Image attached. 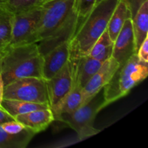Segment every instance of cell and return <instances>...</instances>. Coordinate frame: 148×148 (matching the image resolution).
<instances>
[{
  "instance_id": "obj_8",
  "label": "cell",
  "mask_w": 148,
  "mask_h": 148,
  "mask_svg": "<svg viewBox=\"0 0 148 148\" xmlns=\"http://www.w3.org/2000/svg\"><path fill=\"white\" fill-rule=\"evenodd\" d=\"M46 81L49 104L51 108L73 88L75 85V64L73 60L69 59L59 72Z\"/></svg>"
},
{
  "instance_id": "obj_14",
  "label": "cell",
  "mask_w": 148,
  "mask_h": 148,
  "mask_svg": "<svg viewBox=\"0 0 148 148\" xmlns=\"http://www.w3.org/2000/svg\"><path fill=\"white\" fill-rule=\"evenodd\" d=\"M72 60L75 64V83L82 88L103 63L88 55Z\"/></svg>"
},
{
  "instance_id": "obj_28",
  "label": "cell",
  "mask_w": 148,
  "mask_h": 148,
  "mask_svg": "<svg viewBox=\"0 0 148 148\" xmlns=\"http://www.w3.org/2000/svg\"><path fill=\"white\" fill-rule=\"evenodd\" d=\"M4 83H3L1 75L0 74V106H1V103L3 100V90H4Z\"/></svg>"
},
{
  "instance_id": "obj_20",
  "label": "cell",
  "mask_w": 148,
  "mask_h": 148,
  "mask_svg": "<svg viewBox=\"0 0 148 148\" xmlns=\"http://www.w3.org/2000/svg\"><path fill=\"white\" fill-rule=\"evenodd\" d=\"M114 41L108 35L107 28L90 50L88 56L104 62L112 56Z\"/></svg>"
},
{
  "instance_id": "obj_17",
  "label": "cell",
  "mask_w": 148,
  "mask_h": 148,
  "mask_svg": "<svg viewBox=\"0 0 148 148\" xmlns=\"http://www.w3.org/2000/svg\"><path fill=\"white\" fill-rule=\"evenodd\" d=\"M132 24L137 51L140 45L148 37V1H145L140 7L132 18Z\"/></svg>"
},
{
  "instance_id": "obj_1",
  "label": "cell",
  "mask_w": 148,
  "mask_h": 148,
  "mask_svg": "<svg viewBox=\"0 0 148 148\" xmlns=\"http://www.w3.org/2000/svg\"><path fill=\"white\" fill-rule=\"evenodd\" d=\"M119 0H103L95 4L82 19L70 40V59L88 54L90 50L106 30L111 14Z\"/></svg>"
},
{
  "instance_id": "obj_4",
  "label": "cell",
  "mask_w": 148,
  "mask_h": 148,
  "mask_svg": "<svg viewBox=\"0 0 148 148\" xmlns=\"http://www.w3.org/2000/svg\"><path fill=\"white\" fill-rule=\"evenodd\" d=\"M36 40L48 38L64 26L76 11V0H49L40 4Z\"/></svg>"
},
{
  "instance_id": "obj_26",
  "label": "cell",
  "mask_w": 148,
  "mask_h": 148,
  "mask_svg": "<svg viewBox=\"0 0 148 148\" xmlns=\"http://www.w3.org/2000/svg\"><path fill=\"white\" fill-rule=\"evenodd\" d=\"M123 1L127 2V4H128L129 8L132 13V17L133 18L143 3L148 0H123Z\"/></svg>"
},
{
  "instance_id": "obj_24",
  "label": "cell",
  "mask_w": 148,
  "mask_h": 148,
  "mask_svg": "<svg viewBox=\"0 0 148 148\" xmlns=\"http://www.w3.org/2000/svg\"><path fill=\"white\" fill-rule=\"evenodd\" d=\"M1 127L4 131L11 134H20V132L25 130L24 126L16 120L4 123L3 124H1Z\"/></svg>"
},
{
  "instance_id": "obj_11",
  "label": "cell",
  "mask_w": 148,
  "mask_h": 148,
  "mask_svg": "<svg viewBox=\"0 0 148 148\" xmlns=\"http://www.w3.org/2000/svg\"><path fill=\"white\" fill-rule=\"evenodd\" d=\"M70 40L64 42L42 56V75L51 79L63 68L70 59Z\"/></svg>"
},
{
  "instance_id": "obj_13",
  "label": "cell",
  "mask_w": 148,
  "mask_h": 148,
  "mask_svg": "<svg viewBox=\"0 0 148 148\" xmlns=\"http://www.w3.org/2000/svg\"><path fill=\"white\" fill-rule=\"evenodd\" d=\"M15 120L36 134L44 131L54 121V116L51 108H45L20 114L15 117Z\"/></svg>"
},
{
  "instance_id": "obj_22",
  "label": "cell",
  "mask_w": 148,
  "mask_h": 148,
  "mask_svg": "<svg viewBox=\"0 0 148 148\" xmlns=\"http://www.w3.org/2000/svg\"><path fill=\"white\" fill-rule=\"evenodd\" d=\"M43 0H7V9L13 14L39 7Z\"/></svg>"
},
{
  "instance_id": "obj_3",
  "label": "cell",
  "mask_w": 148,
  "mask_h": 148,
  "mask_svg": "<svg viewBox=\"0 0 148 148\" xmlns=\"http://www.w3.org/2000/svg\"><path fill=\"white\" fill-rule=\"evenodd\" d=\"M147 63L134 54L124 64L119 66L108 83L103 88L104 108L126 96L133 88L146 79Z\"/></svg>"
},
{
  "instance_id": "obj_18",
  "label": "cell",
  "mask_w": 148,
  "mask_h": 148,
  "mask_svg": "<svg viewBox=\"0 0 148 148\" xmlns=\"http://www.w3.org/2000/svg\"><path fill=\"white\" fill-rule=\"evenodd\" d=\"M1 106L14 119L17 116L20 114H27L36 110L51 108L50 106L47 104L25 102L18 100L4 99V98H3L1 101Z\"/></svg>"
},
{
  "instance_id": "obj_12",
  "label": "cell",
  "mask_w": 148,
  "mask_h": 148,
  "mask_svg": "<svg viewBox=\"0 0 148 148\" xmlns=\"http://www.w3.org/2000/svg\"><path fill=\"white\" fill-rule=\"evenodd\" d=\"M82 20V19L78 16L76 10V11L72 14L69 20H68L66 24L63 26L60 30H58L48 38L40 40L37 43L40 53H41L42 56L54 49L56 46L63 43L64 42L70 40Z\"/></svg>"
},
{
  "instance_id": "obj_23",
  "label": "cell",
  "mask_w": 148,
  "mask_h": 148,
  "mask_svg": "<svg viewBox=\"0 0 148 148\" xmlns=\"http://www.w3.org/2000/svg\"><path fill=\"white\" fill-rule=\"evenodd\" d=\"M96 0H76V10L79 17L84 19L95 6Z\"/></svg>"
},
{
  "instance_id": "obj_30",
  "label": "cell",
  "mask_w": 148,
  "mask_h": 148,
  "mask_svg": "<svg viewBox=\"0 0 148 148\" xmlns=\"http://www.w3.org/2000/svg\"><path fill=\"white\" fill-rule=\"evenodd\" d=\"M1 72V56L0 55V74Z\"/></svg>"
},
{
  "instance_id": "obj_5",
  "label": "cell",
  "mask_w": 148,
  "mask_h": 148,
  "mask_svg": "<svg viewBox=\"0 0 148 148\" xmlns=\"http://www.w3.org/2000/svg\"><path fill=\"white\" fill-rule=\"evenodd\" d=\"M103 108V92L101 90L93 98L75 111L62 114L55 120L67 124L76 132L79 140H82L99 132V130L93 127V122L98 113Z\"/></svg>"
},
{
  "instance_id": "obj_10",
  "label": "cell",
  "mask_w": 148,
  "mask_h": 148,
  "mask_svg": "<svg viewBox=\"0 0 148 148\" xmlns=\"http://www.w3.org/2000/svg\"><path fill=\"white\" fill-rule=\"evenodd\" d=\"M134 54H137V50L132 18H129L125 21L121 31L114 41L112 57H114L119 64V66H121L127 62Z\"/></svg>"
},
{
  "instance_id": "obj_19",
  "label": "cell",
  "mask_w": 148,
  "mask_h": 148,
  "mask_svg": "<svg viewBox=\"0 0 148 148\" xmlns=\"http://www.w3.org/2000/svg\"><path fill=\"white\" fill-rule=\"evenodd\" d=\"M35 133L25 129L17 134H11L0 126V148H25L33 139Z\"/></svg>"
},
{
  "instance_id": "obj_27",
  "label": "cell",
  "mask_w": 148,
  "mask_h": 148,
  "mask_svg": "<svg viewBox=\"0 0 148 148\" xmlns=\"http://www.w3.org/2000/svg\"><path fill=\"white\" fill-rule=\"evenodd\" d=\"M13 120H15V119L8 112H7L2 107L0 106V126L4 123L13 121Z\"/></svg>"
},
{
  "instance_id": "obj_25",
  "label": "cell",
  "mask_w": 148,
  "mask_h": 148,
  "mask_svg": "<svg viewBox=\"0 0 148 148\" xmlns=\"http://www.w3.org/2000/svg\"><path fill=\"white\" fill-rule=\"evenodd\" d=\"M137 55L140 61L148 62V37L145 39L137 51Z\"/></svg>"
},
{
  "instance_id": "obj_15",
  "label": "cell",
  "mask_w": 148,
  "mask_h": 148,
  "mask_svg": "<svg viewBox=\"0 0 148 148\" xmlns=\"http://www.w3.org/2000/svg\"><path fill=\"white\" fill-rule=\"evenodd\" d=\"M82 105V88L75 83L72 90L51 108L55 119L64 114H70Z\"/></svg>"
},
{
  "instance_id": "obj_16",
  "label": "cell",
  "mask_w": 148,
  "mask_h": 148,
  "mask_svg": "<svg viewBox=\"0 0 148 148\" xmlns=\"http://www.w3.org/2000/svg\"><path fill=\"white\" fill-rule=\"evenodd\" d=\"M132 18L128 4L123 0H119L116 6L107 26V31L113 41H114L121 31L126 20Z\"/></svg>"
},
{
  "instance_id": "obj_7",
  "label": "cell",
  "mask_w": 148,
  "mask_h": 148,
  "mask_svg": "<svg viewBox=\"0 0 148 148\" xmlns=\"http://www.w3.org/2000/svg\"><path fill=\"white\" fill-rule=\"evenodd\" d=\"M40 14V5L32 10L14 14L12 40L9 47L37 43L36 32Z\"/></svg>"
},
{
  "instance_id": "obj_31",
  "label": "cell",
  "mask_w": 148,
  "mask_h": 148,
  "mask_svg": "<svg viewBox=\"0 0 148 148\" xmlns=\"http://www.w3.org/2000/svg\"><path fill=\"white\" fill-rule=\"evenodd\" d=\"M101 1H103V0H96V3H95V4H98V3H99V2H101Z\"/></svg>"
},
{
  "instance_id": "obj_2",
  "label": "cell",
  "mask_w": 148,
  "mask_h": 148,
  "mask_svg": "<svg viewBox=\"0 0 148 148\" xmlns=\"http://www.w3.org/2000/svg\"><path fill=\"white\" fill-rule=\"evenodd\" d=\"M1 56L4 85L22 78H43L42 55L37 43L8 47Z\"/></svg>"
},
{
  "instance_id": "obj_9",
  "label": "cell",
  "mask_w": 148,
  "mask_h": 148,
  "mask_svg": "<svg viewBox=\"0 0 148 148\" xmlns=\"http://www.w3.org/2000/svg\"><path fill=\"white\" fill-rule=\"evenodd\" d=\"M119 66V64L112 56L103 63L100 69L82 88V104L89 101L103 90L111 80Z\"/></svg>"
},
{
  "instance_id": "obj_6",
  "label": "cell",
  "mask_w": 148,
  "mask_h": 148,
  "mask_svg": "<svg viewBox=\"0 0 148 148\" xmlns=\"http://www.w3.org/2000/svg\"><path fill=\"white\" fill-rule=\"evenodd\" d=\"M3 98L50 106L46 81L43 78H22L4 85Z\"/></svg>"
},
{
  "instance_id": "obj_21",
  "label": "cell",
  "mask_w": 148,
  "mask_h": 148,
  "mask_svg": "<svg viewBox=\"0 0 148 148\" xmlns=\"http://www.w3.org/2000/svg\"><path fill=\"white\" fill-rule=\"evenodd\" d=\"M14 14L8 10L0 13V55L9 47L12 40Z\"/></svg>"
},
{
  "instance_id": "obj_32",
  "label": "cell",
  "mask_w": 148,
  "mask_h": 148,
  "mask_svg": "<svg viewBox=\"0 0 148 148\" xmlns=\"http://www.w3.org/2000/svg\"><path fill=\"white\" fill-rule=\"evenodd\" d=\"M49 1V0H43V3L45 2V1Z\"/></svg>"
},
{
  "instance_id": "obj_29",
  "label": "cell",
  "mask_w": 148,
  "mask_h": 148,
  "mask_svg": "<svg viewBox=\"0 0 148 148\" xmlns=\"http://www.w3.org/2000/svg\"><path fill=\"white\" fill-rule=\"evenodd\" d=\"M7 10V0H0V13Z\"/></svg>"
}]
</instances>
